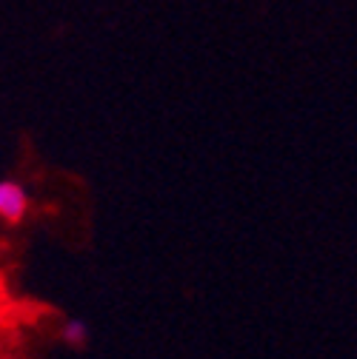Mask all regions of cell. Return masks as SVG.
I'll list each match as a JSON object with an SVG mask.
<instances>
[{
  "label": "cell",
  "instance_id": "6da1fadb",
  "mask_svg": "<svg viewBox=\"0 0 357 359\" xmlns=\"http://www.w3.org/2000/svg\"><path fill=\"white\" fill-rule=\"evenodd\" d=\"M26 205H29V197H26L23 186L9 183V180L0 183V217L9 222H18L26 214Z\"/></svg>",
  "mask_w": 357,
  "mask_h": 359
},
{
  "label": "cell",
  "instance_id": "7a4b0ae2",
  "mask_svg": "<svg viewBox=\"0 0 357 359\" xmlns=\"http://www.w3.org/2000/svg\"><path fill=\"white\" fill-rule=\"evenodd\" d=\"M63 339L72 342V345H83L86 342V325L80 320H69L63 325Z\"/></svg>",
  "mask_w": 357,
  "mask_h": 359
}]
</instances>
